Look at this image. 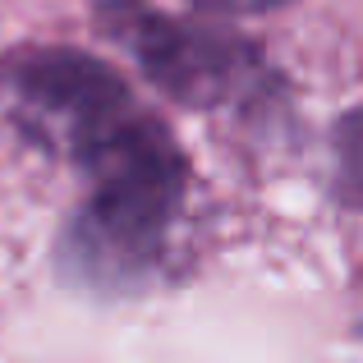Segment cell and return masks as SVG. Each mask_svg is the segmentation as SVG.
Instances as JSON below:
<instances>
[{"instance_id": "obj_1", "label": "cell", "mask_w": 363, "mask_h": 363, "mask_svg": "<svg viewBox=\"0 0 363 363\" xmlns=\"http://www.w3.org/2000/svg\"><path fill=\"white\" fill-rule=\"evenodd\" d=\"M88 170V203L65 235V262L92 285H129L152 272L184 203L189 161L170 129L133 111L116 133L79 157Z\"/></svg>"}, {"instance_id": "obj_2", "label": "cell", "mask_w": 363, "mask_h": 363, "mask_svg": "<svg viewBox=\"0 0 363 363\" xmlns=\"http://www.w3.org/2000/svg\"><path fill=\"white\" fill-rule=\"evenodd\" d=\"M101 23L143 74L184 106H230L262 92V51L225 28L184 23L138 0L101 5Z\"/></svg>"}, {"instance_id": "obj_3", "label": "cell", "mask_w": 363, "mask_h": 363, "mask_svg": "<svg viewBox=\"0 0 363 363\" xmlns=\"http://www.w3.org/2000/svg\"><path fill=\"white\" fill-rule=\"evenodd\" d=\"M5 79L23 129L37 143L65 152L69 161L97 147L138 111L133 92L111 65H101L97 55L69 51V46L14 55L5 65Z\"/></svg>"}, {"instance_id": "obj_4", "label": "cell", "mask_w": 363, "mask_h": 363, "mask_svg": "<svg viewBox=\"0 0 363 363\" xmlns=\"http://www.w3.org/2000/svg\"><path fill=\"white\" fill-rule=\"evenodd\" d=\"M336 170L345 198L363 207V106H354L336 124Z\"/></svg>"}, {"instance_id": "obj_5", "label": "cell", "mask_w": 363, "mask_h": 363, "mask_svg": "<svg viewBox=\"0 0 363 363\" xmlns=\"http://www.w3.org/2000/svg\"><path fill=\"white\" fill-rule=\"evenodd\" d=\"M189 5L207 14H267V9H281L285 0H189Z\"/></svg>"}]
</instances>
